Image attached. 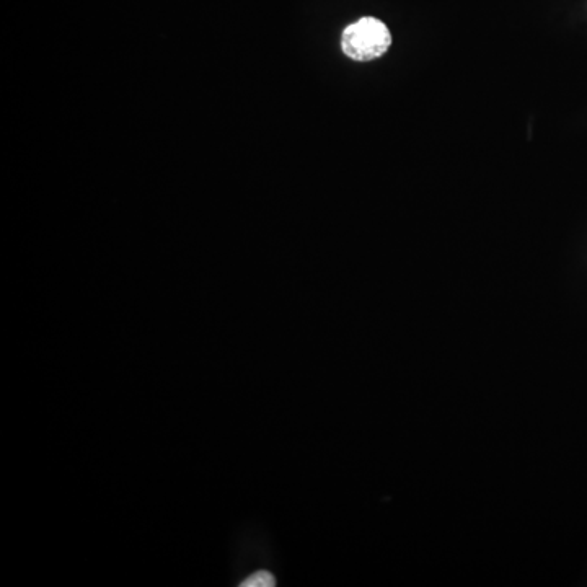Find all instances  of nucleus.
<instances>
[{
	"mask_svg": "<svg viewBox=\"0 0 587 587\" xmlns=\"http://www.w3.org/2000/svg\"><path fill=\"white\" fill-rule=\"evenodd\" d=\"M392 45V35L384 22L364 17L349 25L341 36V48L349 59L359 62L374 61L384 56Z\"/></svg>",
	"mask_w": 587,
	"mask_h": 587,
	"instance_id": "1",
	"label": "nucleus"
},
{
	"mask_svg": "<svg viewBox=\"0 0 587 587\" xmlns=\"http://www.w3.org/2000/svg\"><path fill=\"white\" fill-rule=\"evenodd\" d=\"M276 581H274V576L268 571H258V573L252 574L250 578L245 579L243 581V587H268L274 586Z\"/></svg>",
	"mask_w": 587,
	"mask_h": 587,
	"instance_id": "2",
	"label": "nucleus"
}]
</instances>
